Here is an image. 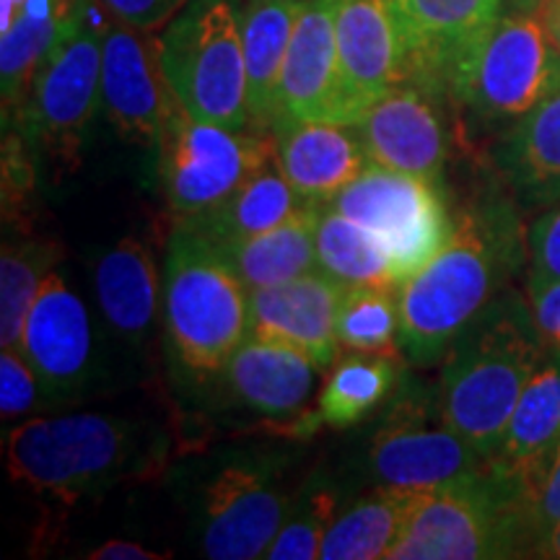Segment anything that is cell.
Segmentation results:
<instances>
[{
	"label": "cell",
	"mask_w": 560,
	"mask_h": 560,
	"mask_svg": "<svg viewBox=\"0 0 560 560\" xmlns=\"http://www.w3.org/2000/svg\"><path fill=\"white\" fill-rule=\"evenodd\" d=\"M527 240L509 200L482 198L462 210L446 247L397 291L400 348L408 361L433 366L444 359L454 338L506 289Z\"/></svg>",
	"instance_id": "1"
},
{
	"label": "cell",
	"mask_w": 560,
	"mask_h": 560,
	"mask_svg": "<svg viewBox=\"0 0 560 560\" xmlns=\"http://www.w3.org/2000/svg\"><path fill=\"white\" fill-rule=\"evenodd\" d=\"M545 346L532 306L514 289H503L441 359V412L488 462L501 450L509 420Z\"/></svg>",
	"instance_id": "2"
},
{
	"label": "cell",
	"mask_w": 560,
	"mask_h": 560,
	"mask_svg": "<svg viewBox=\"0 0 560 560\" xmlns=\"http://www.w3.org/2000/svg\"><path fill=\"white\" fill-rule=\"evenodd\" d=\"M172 361L190 380H215L249 338V289L226 255L177 221L164 268Z\"/></svg>",
	"instance_id": "3"
},
{
	"label": "cell",
	"mask_w": 560,
	"mask_h": 560,
	"mask_svg": "<svg viewBox=\"0 0 560 560\" xmlns=\"http://www.w3.org/2000/svg\"><path fill=\"white\" fill-rule=\"evenodd\" d=\"M532 532L524 490L495 465L423 490L387 560L527 558Z\"/></svg>",
	"instance_id": "4"
},
{
	"label": "cell",
	"mask_w": 560,
	"mask_h": 560,
	"mask_svg": "<svg viewBox=\"0 0 560 560\" xmlns=\"http://www.w3.org/2000/svg\"><path fill=\"white\" fill-rule=\"evenodd\" d=\"M132 423L100 412L32 418L5 436V465L19 486L58 503H75L138 470Z\"/></svg>",
	"instance_id": "5"
},
{
	"label": "cell",
	"mask_w": 560,
	"mask_h": 560,
	"mask_svg": "<svg viewBox=\"0 0 560 560\" xmlns=\"http://www.w3.org/2000/svg\"><path fill=\"white\" fill-rule=\"evenodd\" d=\"M556 91L560 50L540 5L501 11L446 81V94L486 128H511Z\"/></svg>",
	"instance_id": "6"
},
{
	"label": "cell",
	"mask_w": 560,
	"mask_h": 560,
	"mask_svg": "<svg viewBox=\"0 0 560 560\" xmlns=\"http://www.w3.org/2000/svg\"><path fill=\"white\" fill-rule=\"evenodd\" d=\"M166 86L198 120L247 130L242 5L187 0L156 39Z\"/></svg>",
	"instance_id": "7"
},
{
	"label": "cell",
	"mask_w": 560,
	"mask_h": 560,
	"mask_svg": "<svg viewBox=\"0 0 560 560\" xmlns=\"http://www.w3.org/2000/svg\"><path fill=\"white\" fill-rule=\"evenodd\" d=\"M104 11L79 0L73 16L34 73L16 120L26 138L55 161L73 164L91 117L102 107V52L107 32Z\"/></svg>",
	"instance_id": "8"
},
{
	"label": "cell",
	"mask_w": 560,
	"mask_h": 560,
	"mask_svg": "<svg viewBox=\"0 0 560 560\" xmlns=\"http://www.w3.org/2000/svg\"><path fill=\"white\" fill-rule=\"evenodd\" d=\"M156 149L161 187L179 219L219 206L244 179L276 159L272 132L231 130L198 120L174 94Z\"/></svg>",
	"instance_id": "9"
},
{
	"label": "cell",
	"mask_w": 560,
	"mask_h": 560,
	"mask_svg": "<svg viewBox=\"0 0 560 560\" xmlns=\"http://www.w3.org/2000/svg\"><path fill=\"white\" fill-rule=\"evenodd\" d=\"M327 206L384 244L400 285L446 247L457 226L441 185L380 164H369Z\"/></svg>",
	"instance_id": "10"
},
{
	"label": "cell",
	"mask_w": 560,
	"mask_h": 560,
	"mask_svg": "<svg viewBox=\"0 0 560 560\" xmlns=\"http://www.w3.org/2000/svg\"><path fill=\"white\" fill-rule=\"evenodd\" d=\"M490 462L446 423L439 392H402L369 441L366 467L380 486L433 490L486 470Z\"/></svg>",
	"instance_id": "11"
},
{
	"label": "cell",
	"mask_w": 560,
	"mask_h": 560,
	"mask_svg": "<svg viewBox=\"0 0 560 560\" xmlns=\"http://www.w3.org/2000/svg\"><path fill=\"white\" fill-rule=\"evenodd\" d=\"M293 506L272 457L223 462L200 490V552L213 560L265 558Z\"/></svg>",
	"instance_id": "12"
},
{
	"label": "cell",
	"mask_w": 560,
	"mask_h": 560,
	"mask_svg": "<svg viewBox=\"0 0 560 560\" xmlns=\"http://www.w3.org/2000/svg\"><path fill=\"white\" fill-rule=\"evenodd\" d=\"M436 91L400 83L380 96L353 125L371 164L441 185L450 161V132Z\"/></svg>",
	"instance_id": "13"
},
{
	"label": "cell",
	"mask_w": 560,
	"mask_h": 560,
	"mask_svg": "<svg viewBox=\"0 0 560 560\" xmlns=\"http://www.w3.org/2000/svg\"><path fill=\"white\" fill-rule=\"evenodd\" d=\"M340 81L350 125L389 89L410 83L408 50L392 0H335Z\"/></svg>",
	"instance_id": "14"
},
{
	"label": "cell",
	"mask_w": 560,
	"mask_h": 560,
	"mask_svg": "<svg viewBox=\"0 0 560 560\" xmlns=\"http://www.w3.org/2000/svg\"><path fill=\"white\" fill-rule=\"evenodd\" d=\"M346 283L314 268L249 291V335L299 350L319 371L338 361V310Z\"/></svg>",
	"instance_id": "15"
},
{
	"label": "cell",
	"mask_w": 560,
	"mask_h": 560,
	"mask_svg": "<svg viewBox=\"0 0 560 560\" xmlns=\"http://www.w3.org/2000/svg\"><path fill=\"white\" fill-rule=\"evenodd\" d=\"M172 89L159 66L156 42L145 32L109 21L102 52V107L120 138L156 145Z\"/></svg>",
	"instance_id": "16"
},
{
	"label": "cell",
	"mask_w": 560,
	"mask_h": 560,
	"mask_svg": "<svg viewBox=\"0 0 560 560\" xmlns=\"http://www.w3.org/2000/svg\"><path fill=\"white\" fill-rule=\"evenodd\" d=\"M19 350L37 371L47 397H70L89 382L94 355L89 310L60 272L52 270L39 285Z\"/></svg>",
	"instance_id": "17"
},
{
	"label": "cell",
	"mask_w": 560,
	"mask_h": 560,
	"mask_svg": "<svg viewBox=\"0 0 560 560\" xmlns=\"http://www.w3.org/2000/svg\"><path fill=\"white\" fill-rule=\"evenodd\" d=\"M278 120L350 125L335 37V0H304L301 5L280 75Z\"/></svg>",
	"instance_id": "18"
},
{
	"label": "cell",
	"mask_w": 560,
	"mask_h": 560,
	"mask_svg": "<svg viewBox=\"0 0 560 560\" xmlns=\"http://www.w3.org/2000/svg\"><path fill=\"white\" fill-rule=\"evenodd\" d=\"M503 0H392L410 83L446 94L452 68L499 19Z\"/></svg>",
	"instance_id": "19"
},
{
	"label": "cell",
	"mask_w": 560,
	"mask_h": 560,
	"mask_svg": "<svg viewBox=\"0 0 560 560\" xmlns=\"http://www.w3.org/2000/svg\"><path fill=\"white\" fill-rule=\"evenodd\" d=\"M276 164L301 198L327 206L371 164L353 125L278 120Z\"/></svg>",
	"instance_id": "20"
},
{
	"label": "cell",
	"mask_w": 560,
	"mask_h": 560,
	"mask_svg": "<svg viewBox=\"0 0 560 560\" xmlns=\"http://www.w3.org/2000/svg\"><path fill=\"white\" fill-rule=\"evenodd\" d=\"M560 450V342H548L542 359L524 384L501 450L490 459L524 493L548 472Z\"/></svg>",
	"instance_id": "21"
},
{
	"label": "cell",
	"mask_w": 560,
	"mask_h": 560,
	"mask_svg": "<svg viewBox=\"0 0 560 560\" xmlns=\"http://www.w3.org/2000/svg\"><path fill=\"white\" fill-rule=\"evenodd\" d=\"M317 371L299 350L249 335L219 380L244 408L260 416H291L312 397Z\"/></svg>",
	"instance_id": "22"
},
{
	"label": "cell",
	"mask_w": 560,
	"mask_h": 560,
	"mask_svg": "<svg viewBox=\"0 0 560 560\" xmlns=\"http://www.w3.org/2000/svg\"><path fill=\"white\" fill-rule=\"evenodd\" d=\"M304 0H249L242 9L249 130L270 132L280 117V75Z\"/></svg>",
	"instance_id": "23"
},
{
	"label": "cell",
	"mask_w": 560,
	"mask_h": 560,
	"mask_svg": "<svg viewBox=\"0 0 560 560\" xmlns=\"http://www.w3.org/2000/svg\"><path fill=\"white\" fill-rule=\"evenodd\" d=\"M159 270L149 244L136 236L117 242L100 255L94 268V291L107 325L125 342L140 346L149 338L159 312Z\"/></svg>",
	"instance_id": "24"
},
{
	"label": "cell",
	"mask_w": 560,
	"mask_h": 560,
	"mask_svg": "<svg viewBox=\"0 0 560 560\" xmlns=\"http://www.w3.org/2000/svg\"><path fill=\"white\" fill-rule=\"evenodd\" d=\"M495 164L527 208L560 202V91L506 128Z\"/></svg>",
	"instance_id": "25"
},
{
	"label": "cell",
	"mask_w": 560,
	"mask_h": 560,
	"mask_svg": "<svg viewBox=\"0 0 560 560\" xmlns=\"http://www.w3.org/2000/svg\"><path fill=\"white\" fill-rule=\"evenodd\" d=\"M79 0H0V81L5 115H19L32 79Z\"/></svg>",
	"instance_id": "26"
},
{
	"label": "cell",
	"mask_w": 560,
	"mask_h": 560,
	"mask_svg": "<svg viewBox=\"0 0 560 560\" xmlns=\"http://www.w3.org/2000/svg\"><path fill=\"white\" fill-rule=\"evenodd\" d=\"M306 206H317V202L301 198L272 159L244 179L219 206L179 221L213 242L215 247H226V244L252 240L262 231L280 226Z\"/></svg>",
	"instance_id": "27"
},
{
	"label": "cell",
	"mask_w": 560,
	"mask_h": 560,
	"mask_svg": "<svg viewBox=\"0 0 560 560\" xmlns=\"http://www.w3.org/2000/svg\"><path fill=\"white\" fill-rule=\"evenodd\" d=\"M423 490L380 486L348 511L335 516L322 542V560H380L389 558Z\"/></svg>",
	"instance_id": "28"
},
{
	"label": "cell",
	"mask_w": 560,
	"mask_h": 560,
	"mask_svg": "<svg viewBox=\"0 0 560 560\" xmlns=\"http://www.w3.org/2000/svg\"><path fill=\"white\" fill-rule=\"evenodd\" d=\"M322 206H306L280 226L219 247L249 291L283 283L317 268L314 229Z\"/></svg>",
	"instance_id": "29"
},
{
	"label": "cell",
	"mask_w": 560,
	"mask_h": 560,
	"mask_svg": "<svg viewBox=\"0 0 560 560\" xmlns=\"http://www.w3.org/2000/svg\"><path fill=\"white\" fill-rule=\"evenodd\" d=\"M397 353H359L340 359L322 389L317 420L330 429H350L389 400L400 384Z\"/></svg>",
	"instance_id": "30"
},
{
	"label": "cell",
	"mask_w": 560,
	"mask_h": 560,
	"mask_svg": "<svg viewBox=\"0 0 560 560\" xmlns=\"http://www.w3.org/2000/svg\"><path fill=\"white\" fill-rule=\"evenodd\" d=\"M314 249H317V268L330 272L340 283L400 289L384 244L330 206L319 208Z\"/></svg>",
	"instance_id": "31"
},
{
	"label": "cell",
	"mask_w": 560,
	"mask_h": 560,
	"mask_svg": "<svg viewBox=\"0 0 560 560\" xmlns=\"http://www.w3.org/2000/svg\"><path fill=\"white\" fill-rule=\"evenodd\" d=\"M58 247L52 242H5L0 257V342L3 348L21 346L26 317L37 299L39 285L52 272Z\"/></svg>",
	"instance_id": "32"
},
{
	"label": "cell",
	"mask_w": 560,
	"mask_h": 560,
	"mask_svg": "<svg viewBox=\"0 0 560 560\" xmlns=\"http://www.w3.org/2000/svg\"><path fill=\"white\" fill-rule=\"evenodd\" d=\"M338 342L359 353H397L400 301L395 285H346L338 310Z\"/></svg>",
	"instance_id": "33"
},
{
	"label": "cell",
	"mask_w": 560,
	"mask_h": 560,
	"mask_svg": "<svg viewBox=\"0 0 560 560\" xmlns=\"http://www.w3.org/2000/svg\"><path fill=\"white\" fill-rule=\"evenodd\" d=\"M332 490L314 488L299 503H293L283 527L270 542L265 558L268 560H314L322 556L327 529L335 522Z\"/></svg>",
	"instance_id": "34"
},
{
	"label": "cell",
	"mask_w": 560,
	"mask_h": 560,
	"mask_svg": "<svg viewBox=\"0 0 560 560\" xmlns=\"http://www.w3.org/2000/svg\"><path fill=\"white\" fill-rule=\"evenodd\" d=\"M529 278L527 291L537 293L560 280V202L532 223L527 231Z\"/></svg>",
	"instance_id": "35"
},
{
	"label": "cell",
	"mask_w": 560,
	"mask_h": 560,
	"mask_svg": "<svg viewBox=\"0 0 560 560\" xmlns=\"http://www.w3.org/2000/svg\"><path fill=\"white\" fill-rule=\"evenodd\" d=\"M39 392H45V387L24 353L16 348H3L0 353V416L5 423L30 412L39 402Z\"/></svg>",
	"instance_id": "36"
},
{
	"label": "cell",
	"mask_w": 560,
	"mask_h": 560,
	"mask_svg": "<svg viewBox=\"0 0 560 560\" xmlns=\"http://www.w3.org/2000/svg\"><path fill=\"white\" fill-rule=\"evenodd\" d=\"M524 514H527L532 548L545 532L560 524V450L548 467V472L524 493ZM532 556V552H529Z\"/></svg>",
	"instance_id": "37"
},
{
	"label": "cell",
	"mask_w": 560,
	"mask_h": 560,
	"mask_svg": "<svg viewBox=\"0 0 560 560\" xmlns=\"http://www.w3.org/2000/svg\"><path fill=\"white\" fill-rule=\"evenodd\" d=\"M94 3L115 24L149 32L170 21L187 0H94Z\"/></svg>",
	"instance_id": "38"
},
{
	"label": "cell",
	"mask_w": 560,
	"mask_h": 560,
	"mask_svg": "<svg viewBox=\"0 0 560 560\" xmlns=\"http://www.w3.org/2000/svg\"><path fill=\"white\" fill-rule=\"evenodd\" d=\"M529 306L545 342H560V280L548 289L529 293Z\"/></svg>",
	"instance_id": "39"
},
{
	"label": "cell",
	"mask_w": 560,
	"mask_h": 560,
	"mask_svg": "<svg viewBox=\"0 0 560 560\" xmlns=\"http://www.w3.org/2000/svg\"><path fill=\"white\" fill-rule=\"evenodd\" d=\"M86 558L91 560H170L172 552L149 550L145 545L132 540H109L94 548Z\"/></svg>",
	"instance_id": "40"
},
{
	"label": "cell",
	"mask_w": 560,
	"mask_h": 560,
	"mask_svg": "<svg viewBox=\"0 0 560 560\" xmlns=\"http://www.w3.org/2000/svg\"><path fill=\"white\" fill-rule=\"evenodd\" d=\"M529 558H545V560H560V524H556L550 532H545L540 540L535 542Z\"/></svg>",
	"instance_id": "41"
},
{
	"label": "cell",
	"mask_w": 560,
	"mask_h": 560,
	"mask_svg": "<svg viewBox=\"0 0 560 560\" xmlns=\"http://www.w3.org/2000/svg\"><path fill=\"white\" fill-rule=\"evenodd\" d=\"M540 13H542L545 26H548L552 42H556V47L560 50V0H542Z\"/></svg>",
	"instance_id": "42"
}]
</instances>
